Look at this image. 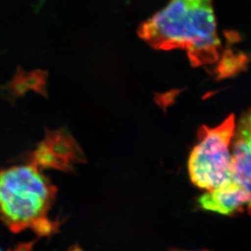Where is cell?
<instances>
[{
	"mask_svg": "<svg viewBox=\"0 0 251 251\" xmlns=\"http://www.w3.org/2000/svg\"><path fill=\"white\" fill-rule=\"evenodd\" d=\"M199 204L204 210L220 213L222 215H231L242 210L248 205V196L233 180L227 184L207 191L199 199Z\"/></svg>",
	"mask_w": 251,
	"mask_h": 251,
	"instance_id": "5b68a950",
	"label": "cell"
},
{
	"mask_svg": "<svg viewBox=\"0 0 251 251\" xmlns=\"http://www.w3.org/2000/svg\"><path fill=\"white\" fill-rule=\"evenodd\" d=\"M235 130L234 114L215 127L201 126L188 163L191 181L196 186L210 191L232 180L231 145Z\"/></svg>",
	"mask_w": 251,
	"mask_h": 251,
	"instance_id": "3957f363",
	"label": "cell"
},
{
	"mask_svg": "<svg viewBox=\"0 0 251 251\" xmlns=\"http://www.w3.org/2000/svg\"><path fill=\"white\" fill-rule=\"evenodd\" d=\"M53 187L34 165H20L0 172V217L11 231L31 228L40 235L52 232L48 212Z\"/></svg>",
	"mask_w": 251,
	"mask_h": 251,
	"instance_id": "7a4b0ae2",
	"label": "cell"
},
{
	"mask_svg": "<svg viewBox=\"0 0 251 251\" xmlns=\"http://www.w3.org/2000/svg\"><path fill=\"white\" fill-rule=\"evenodd\" d=\"M232 180L248 196L251 215V108L242 114L232 140Z\"/></svg>",
	"mask_w": 251,
	"mask_h": 251,
	"instance_id": "277c9868",
	"label": "cell"
},
{
	"mask_svg": "<svg viewBox=\"0 0 251 251\" xmlns=\"http://www.w3.org/2000/svg\"><path fill=\"white\" fill-rule=\"evenodd\" d=\"M139 35L154 49L184 50L194 67L214 65L220 58L212 0H170L140 25Z\"/></svg>",
	"mask_w": 251,
	"mask_h": 251,
	"instance_id": "6da1fadb",
	"label": "cell"
}]
</instances>
